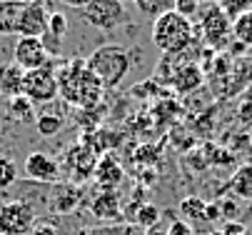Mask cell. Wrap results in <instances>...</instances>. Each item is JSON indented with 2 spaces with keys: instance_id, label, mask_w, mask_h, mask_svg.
<instances>
[{
  "instance_id": "cell-6",
  "label": "cell",
  "mask_w": 252,
  "mask_h": 235,
  "mask_svg": "<svg viewBox=\"0 0 252 235\" xmlns=\"http://www.w3.org/2000/svg\"><path fill=\"white\" fill-rule=\"evenodd\" d=\"M200 33H202V38H205L207 45L220 48V45L227 43L230 33H232V20L215 3H210L202 10V15H200Z\"/></svg>"
},
{
  "instance_id": "cell-31",
  "label": "cell",
  "mask_w": 252,
  "mask_h": 235,
  "mask_svg": "<svg viewBox=\"0 0 252 235\" xmlns=\"http://www.w3.org/2000/svg\"><path fill=\"white\" fill-rule=\"evenodd\" d=\"M60 3H63V5H67V8H80V10H83L85 5H90V3H93V0H60Z\"/></svg>"
},
{
  "instance_id": "cell-32",
  "label": "cell",
  "mask_w": 252,
  "mask_h": 235,
  "mask_svg": "<svg viewBox=\"0 0 252 235\" xmlns=\"http://www.w3.org/2000/svg\"><path fill=\"white\" fill-rule=\"evenodd\" d=\"M32 235H55V230L50 225H35L32 228Z\"/></svg>"
},
{
  "instance_id": "cell-20",
  "label": "cell",
  "mask_w": 252,
  "mask_h": 235,
  "mask_svg": "<svg viewBox=\"0 0 252 235\" xmlns=\"http://www.w3.org/2000/svg\"><path fill=\"white\" fill-rule=\"evenodd\" d=\"M63 125H65V120L60 115H55V113H40L38 118H35V128H38V133L43 138L58 135V133L63 130Z\"/></svg>"
},
{
  "instance_id": "cell-16",
  "label": "cell",
  "mask_w": 252,
  "mask_h": 235,
  "mask_svg": "<svg viewBox=\"0 0 252 235\" xmlns=\"http://www.w3.org/2000/svg\"><path fill=\"white\" fill-rule=\"evenodd\" d=\"M23 10H25L23 3H15V0H0V35H13V33H18Z\"/></svg>"
},
{
  "instance_id": "cell-22",
  "label": "cell",
  "mask_w": 252,
  "mask_h": 235,
  "mask_svg": "<svg viewBox=\"0 0 252 235\" xmlns=\"http://www.w3.org/2000/svg\"><path fill=\"white\" fill-rule=\"evenodd\" d=\"M135 3H137V8L142 13L150 15V18H160V15L175 10V0H135Z\"/></svg>"
},
{
  "instance_id": "cell-7",
  "label": "cell",
  "mask_w": 252,
  "mask_h": 235,
  "mask_svg": "<svg viewBox=\"0 0 252 235\" xmlns=\"http://www.w3.org/2000/svg\"><path fill=\"white\" fill-rule=\"evenodd\" d=\"M83 18L100 30H113L125 18V5L120 0H93L90 5L83 8Z\"/></svg>"
},
{
  "instance_id": "cell-24",
  "label": "cell",
  "mask_w": 252,
  "mask_h": 235,
  "mask_svg": "<svg viewBox=\"0 0 252 235\" xmlns=\"http://www.w3.org/2000/svg\"><path fill=\"white\" fill-rule=\"evenodd\" d=\"M215 5H218L230 20H237L240 15H245V13H250L252 8V0H215Z\"/></svg>"
},
{
  "instance_id": "cell-9",
  "label": "cell",
  "mask_w": 252,
  "mask_h": 235,
  "mask_svg": "<svg viewBox=\"0 0 252 235\" xmlns=\"http://www.w3.org/2000/svg\"><path fill=\"white\" fill-rule=\"evenodd\" d=\"M50 23V10L43 0H32L25 5L20 25H18V35L20 38H43Z\"/></svg>"
},
{
  "instance_id": "cell-15",
  "label": "cell",
  "mask_w": 252,
  "mask_h": 235,
  "mask_svg": "<svg viewBox=\"0 0 252 235\" xmlns=\"http://www.w3.org/2000/svg\"><path fill=\"white\" fill-rule=\"evenodd\" d=\"M78 200H80V188H75L73 183H58L50 195V208L58 213H70L78 205Z\"/></svg>"
},
{
  "instance_id": "cell-3",
  "label": "cell",
  "mask_w": 252,
  "mask_h": 235,
  "mask_svg": "<svg viewBox=\"0 0 252 235\" xmlns=\"http://www.w3.org/2000/svg\"><path fill=\"white\" fill-rule=\"evenodd\" d=\"M192 35H195L192 20L183 18L175 10H170V13L153 20V43L165 55H175V53L188 50L190 43H192Z\"/></svg>"
},
{
  "instance_id": "cell-5",
  "label": "cell",
  "mask_w": 252,
  "mask_h": 235,
  "mask_svg": "<svg viewBox=\"0 0 252 235\" xmlns=\"http://www.w3.org/2000/svg\"><path fill=\"white\" fill-rule=\"evenodd\" d=\"M23 95L30 100V103H50V100L58 98V75L53 70V65L48 63L45 68L30 70L23 78Z\"/></svg>"
},
{
  "instance_id": "cell-8",
  "label": "cell",
  "mask_w": 252,
  "mask_h": 235,
  "mask_svg": "<svg viewBox=\"0 0 252 235\" xmlns=\"http://www.w3.org/2000/svg\"><path fill=\"white\" fill-rule=\"evenodd\" d=\"M48 50L40 38H18L15 50H13V63H18L25 73L38 70L48 65Z\"/></svg>"
},
{
  "instance_id": "cell-28",
  "label": "cell",
  "mask_w": 252,
  "mask_h": 235,
  "mask_svg": "<svg viewBox=\"0 0 252 235\" xmlns=\"http://www.w3.org/2000/svg\"><path fill=\"white\" fill-rule=\"evenodd\" d=\"M200 3H202V0H175V13H180L188 20H192L200 13Z\"/></svg>"
},
{
  "instance_id": "cell-11",
  "label": "cell",
  "mask_w": 252,
  "mask_h": 235,
  "mask_svg": "<svg viewBox=\"0 0 252 235\" xmlns=\"http://www.w3.org/2000/svg\"><path fill=\"white\" fill-rule=\"evenodd\" d=\"M67 160H70V163H67V170H70V175H73V178L85 180V178L95 175L97 158H95V153H93L90 148H85V145L70 148V150H67Z\"/></svg>"
},
{
  "instance_id": "cell-26",
  "label": "cell",
  "mask_w": 252,
  "mask_h": 235,
  "mask_svg": "<svg viewBox=\"0 0 252 235\" xmlns=\"http://www.w3.org/2000/svg\"><path fill=\"white\" fill-rule=\"evenodd\" d=\"M158 218H160V210H158L153 203H142V205L137 208V213H135V220H137L140 225H145V228H155Z\"/></svg>"
},
{
  "instance_id": "cell-13",
  "label": "cell",
  "mask_w": 252,
  "mask_h": 235,
  "mask_svg": "<svg viewBox=\"0 0 252 235\" xmlns=\"http://www.w3.org/2000/svg\"><path fill=\"white\" fill-rule=\"evenodd\" d=\"M90 213L97 220H120L123 210H120V198L113 190H102L93 203H90Z\"/></svg>"
},
{
  "instance_id": "cell-18",
  "label": "cell",
  "mask_w": 252,
  "mask_h": 235,
  "mask_svg": "<svg viewBox=\"0 0 252 235\" xmlns=\"http://www.w3.org/2000/svg\"><path fill=\"white\" fill-rule=\"evenodd\" d=\"M230 190L242 200H252V163H245L235 170L230 180Z\"/></svg>"
},
{
  "instance_id": "cell-10",
  "label": "cell",
  "mask_w": 252,
  "mask_h": 235,
  "mask_svg": "<svg viewBox=\"0 0 252 235\" xmlns=\"http://www.w3.org/2000/svg\"><path fill=\"white\" fill-rule=\"evenodd\" d=\"M25 175L35 183L55 185L60 180V165L48 153H30L25 158Z\"/></svg>"
},
{
  "instance_id": "cell-29",
  "label": "cell",
  "mask_w": 252,
  "mask_h": 235,
  "mask_svg": "<svg viewBox=\"0 0 252 235\" xmlns=\"http://www.w3.org/2000/svg\"><path fill=\"white\" fill-rule=\"evenodd\" d=\"M167 235H195V228L185 218H172V223L167 225Z\"/></svg>"
},
{
  "instance_id": "cell-1",
  "label": "cell",
  "mask_w": 252,
  "mask_h": 235,
  "mask_svg": "<svg viewBox=\"0 0 252 235\" xmlns=\"http://www.w3.org/2000/svg\"><path fill=\"white\" fill-rule=\"evenodd\" d=\"M58 75V95L67 105L75 108H93L102 98V83L95 78V73L88 68L85 60H70L65 63Z\"/></svg>"
},
{
  "instance_id": "cell-19",
  "label": "cell",
  "mask_w": 252,
  "mask_h": 235,
  "mask_svg": "<svg viewBox=\"0 0 252 235\" xmlns=\"http://www.w3.org/2000/svg\"><path fill=\"white\" fill-rule=\"evenodd\" d=\"M180 213L185 215L188 223H210V215H207V203L195 195L185 198L183 203H180Z\"/></svg>"
},
{
  "instance_id": "cell-36",
  "label": "cell",
  "mask_w": 252,
  "mask_h": 235,
  "mask_svg": "<svg viewBox=\"0 0 252 235\" xmlns=\"http://www.w3.org/2000/svg\"><path fill=\"white\" fill-rule=\"evenodd\" d=\"M120 3H123V5H125V3H130V0H120Z\"/></svg>"
},
{
  "instance_id": "cell-25",
  "label": "cell",
  "mask_w": 252,
  "mask_h": 235,
  "mask_svg": "<svg viewBox=\"0 0 252 235\" xmlns=\"http://www.w3.org/2000/svg\"><path fill=\"white\" fill-rule=\"evenodd\" d=\"M67 30H70V23H67V18L63 15V13H50V23H48V35H53V38H58V40H63L65 35H67Z\"/></svg>"
},
{
  "instance_id": "cell-17",
  "label": "cell",
  "mask_w": 252,
  "mask_h": 235,
  "mask_svg": "<svg viewBox=\"0 0 252 235\" xmlns=\"http://www.w3.org/2000/svg\"><path fill=\"white\" fill-rule=\"evenodd\" d=\"M170 80L175 83L177 93H192V90H197L202 85V70L190 63V65H185V68H177L170 75Z\"/></svg>"
},
{
  "instance_id": "cell-35",
  "label": "cell",
  "mask_w": 252,
  "mask_h": 235,
  "mask_svg": "<svg viewBox=\"0 0 252 235\" xmlns=\"http://www.w3.org/2000/svg\"><path fill=\"white\" fill-rule=\"evenodd\" d=\"M15 3H23V5H28V3H32V0H15Z\"/></svg>"
},
{
  "instance_id": "cell-12",
  "label": "cell",
  "mask_w": 252,
  "mask_h": 235,
  "mask_svg": "<svg viewBox=\"0 0 252 235\" xmlns=\"http://www.w3.org/2000/svg\"><path fill=\"white\" fill-rule=\"evenodd\" d=\"M23 78H25V70L18 63H3L0 65V95L8 100L23 95Z\"/></svg>"
},
{
  "instance_id": "cell-23",
  "label": "cell",
  "mask_w": 252,
  "mask_h": 235,
  "mask_svg": "<svg viewBox=\"0 0 252 235\" xmlns=\"http://www.w3.org/2000/svg\"><path fill=\"white\" fill-rule=\"evenodd\" d=\"M232 35L242 45H252V10L240 15L237 20H232Z\"/></svg>"
},
{
  "instance_id": "cell-4",
  "label": "cell",
  "mask_w": 252,
  "mask_h": 235,
  "mask_svg": "<svg viewBox=\"0 0 252 235\" xmlns=\"http://www.w3.org/2000/svg\"><path fill=\"white\" fill-rule=\"evenodd\" d=\"M35 228V210L28 200L0 203V235H25Z\"/></svg>"
},
{
  "instance_id": "cell-27",
  "label": "cell",
  "mask_w": 252,
  "mask_h": 235,
  "mask_svg": "<svg viewBox=\"0 0 252 235\" xmlns=\"http://www.w3.org/2000/svg\"><path fill=\"white\" fill-rule=\"evenodd\" d=\"M18 170H15V163L10 158H0V190H5L15 183Z\"/></svg>"
},
{
  "instance_id": "cell-14",
  "label": "cell",
  "mask_w": 252,
  "mask_h": 235,
  "mask_svg": "<svg viewBox=\"0 0 252 235\" xmlns=\"http://www.w3.org/2000/svg\"><path fill=\"white\" fill-rule=\"evenodd\" d=\"M123 165L113 158V155H105L102 160H97V168H95V180L97 185H102L105 190H113L120 185L123 180Z\"/></svg>"
},
{
  "instance_id": "cell-2",
  "label": "cell",
  "mask_w": 252,
  "mask_h": 235,
  "mask_svg": "<svg viewBox=\"0 0 252 235\" xmlns=\"http://www.w3.org/2000/svg\"><path fill=\"white\" fill-rule=\"evenodd\" d=\"M85 63L95 73V78L102 83V88H118L132 70V53L118 43H107L95 48Z\"/></svg>"
},
{
  "instance_id": "cell-34",
  "label": "cell",
  "mask_w": 252,
  "mask_h": 235,
  "mask_svg": "<svg viewBox=\"0 0 252 235\" xmlns=\"http://www.w3.org/2000/svg\"><path fill=\"white\" fill-rule=\"evenodd\" d=\"M202 235H222V233H218V230H207V233H202Z\"/></svg>"
},
{
  "instance_id": "cell-33",
  "label": "cell",
  "mask_w": 252,
  "mask_h": 235,
  "mask_svg": "<svg viewBox=\"0 0 252 235\" xmlns=\"http://www.w3.org/2000/svg\"><path fill=\"white\" fill-rule=\"evenodd\" d=\"M145 235H167V230H160V228L155 225V228H148V230H145Z\"/></svg>"
},
{
  "instance_id": "cell-30",
  "label": "cell",
  "mask_w": 252,
  "mask_h": 235,
  "mask_svg": "<svg viewBox=\"0 0 252 235\" xmlns=\"http://www.w3.org/2000/svg\"><path fill=\"white\" fill-rule=\"evenodd\" d=\"M220 233H222V235H250V230H247L242 223H232V220H227Z\"/></svg>"
},
{
  "instance_id": "cell-21",
  "label": "cell",
  "mask_w": 252,
  "mask_h": 235,
  "mask_svg": "<svg viewBox=\"0 0 252 235\" xmlns=\"http://www.w3.org/2000/svg\"><path fill=\"white\" fill-rule=\"evenodd\" d=\"M8 113H10V118L18 120V123H30V120H32V103H30L25 95L10 98V100H8Z\"/></svg>"
}]
</instances>
